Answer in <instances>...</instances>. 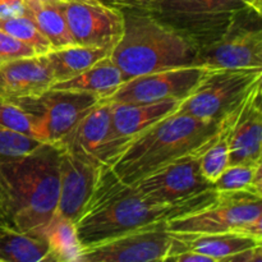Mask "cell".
Returning a JSON list of instances; mask_svg holds the SVG:
<instances>
[{"label": "cell", "mask_w": 262, "mask_h": 262, "mask_svg": "<svg viewBox=\"0 0 262 262\" xmlns=\"http://www.w3.org/2000/svg\"><path fill=\"white\" fill-rule=\"evenodd\" d=\"M59 197L55 214L77 222L83 212L97 182L101 166L60 146Z\"/></svg>", "instance_id": "15"}, {"label": "cell", "mask_w": 262, "mask_h": 262, "mask_svg": "<svg viewBox=\"0 0 262 262\" xmlns=\"http://www.w3.org/2000/svg\"><path fill=\"white\" fill-rule=\"evenodd\" d=\"M174 238L168 222H159L84 247L78 262L165 261Z\"/></svg>", "instance_id": "10"}, {"label": "cell", "mask_w": 262, "mask_h": 262, "mask_svg": "<svg viewBox=\"0 0 262 262\" xmlns=\"http://www.w3.org/2000/svg\"><path fill=\"white\" fill-rule=\"evenodd\" d=\"M206 71L204 67L188 66L133 77L104 101L151 102L169 99L182 101L196 89Z\"/></svg>", "instance_id": "14"}, {"label": "cell", "mask_w": 262, "mask_h": 262, "mask_svg": "<svg viewBox=\"0 0 262 262\" xmlns=\"http://www.w3.org/2000/svg\"><path fill=\"white\" fill-rule=\"evenodd\" d=\"M110 53L112 51L109 49L73 43L51 49L50 51L43 54V58L50 68L54 82H59L87 71L95 63L110 55Z\"/></svg>", "instance_id": "21"}, {"label": "cell", "mask_w": 262, "mask_h": 262, "mask_svg": "<svg viewBox=\"0 0 262 262\" xmlns=\"http://www.w3.org/2000/svg\"><path fill=\"white\" fill-rule=\"evenodd\" d=\"M247 9L252 8L246 0H161L154 14L204 46L217 40Z\"/></svg>", "instance_id": "8"}, {"label": "cell", "mask_w": 262, "mask_h": 262, "mask_svg": "<svg viewBox=\"0 0 262 262\" xmlns=\"http://www.w3.org/2000/svg\"><path fill=\"white\" fill-rule=\"evenodd\" d=\"M222 120L174 112L133 137L110 168L122 182L136 184L183 156L202 152L219 133Z\"/></svg>", "instance_id": "3"}, {"label": "cell", "mask_w": 262, "mask_h": 262, "mask_svg": "<svg viewBox=\"0 0 262 262\" xmlns=\"http://www.w3.org/2000/svg\"><path fill=\"white\" fill-rule=\"evenodd\" d=\"M201 152L189 154L163 166L135 184L156 204H177L215 189L200 168Z\"/></svg>", "instance_id": "13"}, {"label": "cell", "mask_w": 262, "mask_h": 262, "mask_svg": "<svg viewBox=\"0 0 262 262\" xmlns=\"http://www.w3.org/2000/svg\"><path fill=\"white\" fill-rule=\"evenodd\" d=\"M114 133L127 145L133 137L178 109L179 100L151 102H112Z\"/></svg>", "instance_id": "18"}, {"label": "cell", "mask_w": 262, "mask_h": 262, "mask_svg": "<svg viewBox=\"0 0 262 262\" xmlns=\"http://www.w3.org/2000/svg\"><path fill=\"white\" fill-rule=\"evenodd\" d=\"M188 250L202 253L214 262H224L238 252L262 245L260 238L241 233H202V234H182L176 233Z\"/></svg>", "instance_id": "20"}, {"label": "cell", "mask_w": 262, "mask_h": 262, "mask_svg": "<svg viewBox=\"0 0 262 262\" xmlns=\"http://www.w3.org/2000/svg\"><path fill=\"white\" fill-rule=\"evenodd\" d=\"M74 43L113 50L122 37L124 15L119 8L89 0L56 2Z\"/></svg>", "instance_id": "11"}, {"label": "cell", "mask_w": 262, "mask_h": 262, "mask_svg": "<svg viewBox=\"0 0 262 262\" xmlns=\"http://www.w3.org/2000/svg\"><path fill=\"white\" fill-rule=\"evenodd\" d=\"M54 78L43 55L0 63V97L12 100L33 96L48 90Z\"/></svg>", "instance_id": "17"}, {"label": "cell", "mask_w": 262, "mask_h": 262, "mask_svg": "<svg viewBox=\"0 0 262 262\" xmlns=\"http://www.w3.org/2000/svg\"><path fill=\"white\" fill-rule=\"evenodd\" d=\"M166 261H174V262H214L210 257L202 255V253L194 252V251L186 250L181 251L178 253H174Z\"/></svg>", "instance_id": "33"}, {"label": "cell", "mask_w": 262, "mask_h": 262, "mask_svg": "<svg viewBox=\"0 0 262 262\" xmlns=\"http://www.w3.org/2000/svg\"><path fill=\"white\" fill-rule=\"evenodd\" d=\"M216 189L177 204H156L135 184L120 181L109 165L100 168L94 192L76 222L82 247L97 245L129 230L169 222L211 204Z\"/></svg>", "instance_id": "1"}, {"label": "cell", "mask_w": 262, "mask_h": 262, "mask_svg": "<svg viewBox=\"0 0 262 262\" xmlns=\"http://www.w3.org/2000/svg\"><path fill=\"white\" fill-rule=\"evenodd\" d=\"M37 55L31 46L0 30V63Z\"/></svg>", "instance_id": "30"}, {"label": "cell", "mask_w": 262, "mask_h": 262, "mask_svg": "<svg viewBox=\"0 0 262 262\" xmlns=\"http://www.w3.org/2000/svg\"><path fill=\"white\" fill-rule=\"evenodd\" d=\"M182 234L241 233L262 239V196L246 191L217 192L211 204L168 222Z\"/></svg>", "instance_id": "5"}, {"label": "cell", "mask_w": 262, "mask_h": 262, "mask_svg": "<svg viewBox=\"0 0 262 262\" xmlns=\"http://www.w3.org/2000/svg\"><path fill=\"white\" fill-rule=\"evenodd\" d=\"M97 166H112L125 143L115 136L112 104L100 100L59 143Z\"/></svg>", "instance_id": "12"}, {"label": "cell", "mask_w": 262, "mask_h": 262, "mask_svg": "<svg viewBox=\"0 0 262 262\" xmlns=\"http://www.w3.org/2000/svg\"><path fill=\"white\" fill-rule=\"evenodd\" d=\"M262 69H207L196 89L182 100L176 113L205 120H222L243 104L261 83Z\"/></svg>", "instance_id": "6"}, {"label": "cell", "mask_w": 262, "mask_h": 262, "mask_svg": "<svg viewBox=\"0 0 262 262\" xmlns=\"http://www.w3.org/2000/svg\"><path fill=\"white\" fill-rule=\"evenodd\" d=\"M241 106L222 120V127L215 140L200 155V168L202 174L211 183H214L215 179L229 165L230 130Z\"/></svg>", "instance_id": "25"}, {"label": "cell", "mask_w": 262, "mask_h": 262, "mask_svg": "<svg viewBox=\"0 0 262 262\" xmlns=\"http://www.w3.org/2000/svg\"><path fill=\"white\" fill-rule=\"evenodd\" d=\"M23 13V0H0V17H12Z\"/></svg>", "instance_id": "34"}, {"label": "cell", "mask_w": 262, "mask_h": 262, "mask_svg": "<svg viewBox=\"0 0 262 262\" xmlns=\"http://www.w3.org/2000/svg\"><path fill=\"white\" fill-rule=\"evenodd\" d=\"M258 18L261 13L253 9L241 13L217 40L200 46L194 66L262 69V31L260 23H253Z\"/></svg>", "instance_id": "9"}, {"label": "cell", "mask_w": 262, "mask_h": 262, "mask_svg": "<svg viewBox=\"0 0 262 262\" xmlns=\"http://www.w3.org/2000/svg\"><path fill=\"white\" fill-rule=\"evenodd\" d=\"M0 127L32 137L30 122L25 113L4 97H0Z\"/></svg>", "instance_id": "29"}, {"label": "cell", "mask_w": 262, "mask_h": 262, "mask_svg": "<svg viewBox=\"0 0 262 262\" xmlns=\"http://www.w3.org/2000/svg\"><path fill=\"white\" fill-rule=\"evenodd\" d=\"M60 146L42 142L0 161V225L41 235L56 211Z\"/></svg>", "instance_id": "2"}, {"label": "cell", "mask_w": 262, "mask_h": 262, "mask_svg": "<svg viewBox=\"0 0 262 262\" xmlns=\"http://www.w3.org/2000/svg\"><path fill=\"white\" fill-rule=\"evenodd\" d=\"M9 101L28 118L35 140L59 145L77 123L99 104L100 99L87 92L48 89L38 95Z\"/></svg>", "instance_id": "7"}, {"label": "cell", "mask_w": 262, "mask_h": 262, "mask_svg": "<svg viewBox=\"0 0 262 262\" xmlns=\"http://www.w3.org/2000/svg\"><path fill=\"white\" fill-rule=\"evenodd\" d=\"M104 4L110 7L119 8V9H136L155 12L158 9L161 0H100Z\"/></svg>", "instance_id": "31"}, {"label": "cell", "mask_w": 262, "mask_h": 262, "mask_svg": "<svg viewBox=\"0 0 262 262\" xmlns=\"http://www.w3.org/2000/svg\"><path fill=\"white\" fill-rule=\"evenodd\" d=\"M212 184L217 192L246 191L262 196V163L228 165Z\"/></svg>", "instance_id": "26"}, {"label": "cell", "mask_w": 262, "mask_h": 262, "mask_svg": "<svg viewBox=\"0 0 262 262\" xmlns=\"http://www.w3.org/2000/svg\"><path fill=\"white\" fill-rule=\"evenodd\" d=\"M23 15L28 18L50 42L51 49L73 45L74 41L69 32L63 13L58 4L36 0H23Z\"/></svg>", "instance_id": "22"}, {"label": "cell", "mask_w": 262, "mask_h": 262, "mask_svg": "<svg viewBox=\"0 0 262 262\" xmlns=\"http://www.w3.org/2000/svg\"><path fill=\"white\" fill-rule=\"evenodd\" d=\"M89 2H100V0H89ZM101 3V2H100Z\"/></svg>", "instance_id": "36"}, {"label": "cell", "mask_w": 262, "mask_h": 262, "mask_svg": "<svg viewBox=\"0 0 262 262\" xmlns=\"http://www.w3.org/2000/svg\"><path fill=\"white\" fill-rule=\"evenodd\" d=\"M125 81L127 78L123 72L112 60L110 55H107L90 67L87 71L69 79L54 82L49 89L87 92L95 95L100 100H105L112 96Z\"/></svg>", "instance_id": "19"}, {"label": "cell", "mask_w": 262, "mask_h": 262, "mask_svg": "<svg viewBox=\"0 0 262 262\" xmlns=\"http://www.w3.org/2000/svg\"><path fill=\"white\" fill-rule=\"evenodd\" d=\"M41 143L30 136L0 127V161L25 155Z\"/></svg>", "instance_id": "28"}, {"label": "cell", "mask_w": 262, "mask_h": 262, "mask_svg": "<svg viewBox=\"0 0 262 262\" xmlns=\"http://www.w3.org/2000/svg\"><path fill=\"white\" fill-rule=\"evenodd\" d=\"M36 2H49V3H55V2H61V0H36Z\"/></svg>", "instance_id": "35"}, {"label": "cell", "mask_w": 262, "mask_h": 262, "mask_svg": "<svg viewBox=\"0 0 262 262\" xmlns=\"http://www.w3.org/2000/svg\"><path fill=\"white\" fill-rule=\"evenodd\" d=\"M49 255L45 237L17 232L0 225V261L42 262Z\"/></svg>", "instance_id": "24"}, {"label": "cell", "mask_w": 262, "mask_h": 262, "mask_svg": "<svg viewBox=\"0 0 262 262\" xmlns=\"http://www.w3.org/2000/svg\"><path fill=\"white\" fill-rule=\"evenodd\" d=\"M224 262H262V245L235 253Z\"/></svg>", "instance_id": "32"}, {"label": "cell", "mask_w": 262, "mask_h": 262, "mask_svg": "<svg viewBox=\"0 0 262 262\" xmlns=\"http://www.w3.org/2000/svg\"><path fill=\"white\" fill-rule=\"evenodd\" d=\"M0 30L27 43L37 55H43L51 50L50 42L43 37L42 33L26 15L0 17Z\"/></svg>", "instance_id": "27"}, {"label": "cell", "mask_w": 262, "mask_h": 262, "mask_svg": "<svg viewBox=\"0 0 262 262\" xmlns=\"http://www.w3.org/2000/svg\"><path fill=\"white\" fill-rule=\"evenodd\" d=\"M124 30L110 58L125 78L194 66L200 46L147 10L122 9Z\"/></svg>", "instance_id": "4"}, {"label": "cell", "mask_w": 262, "mask_h": 262, "mask_svg": "<svg viewBox=\"0 0 262 262\" xmlns=\"http://www.w3.org/2000/svg\"><path fill=\"white\" fill-rule=\"evenodd\" d=\"M262 163L261 83L241 106L229 138V165Z\"/></svg>", "instance_id": "16"}, {"label": "cell", "mask_w": 262, "mask_h": 262, "mask_svg": "<svg viewBox=\"0 0 262 262\" xmlns=\"http://www.w3.org/2000/svg\"><path fill=\"white\" fill-rule=\"evenodd\" d=\"M42 235L49 245L48 262H78L82 247L77 234L76 223L55 214L46 225Z\"/></svg>", "instance_id": "23"}]
</instances>
